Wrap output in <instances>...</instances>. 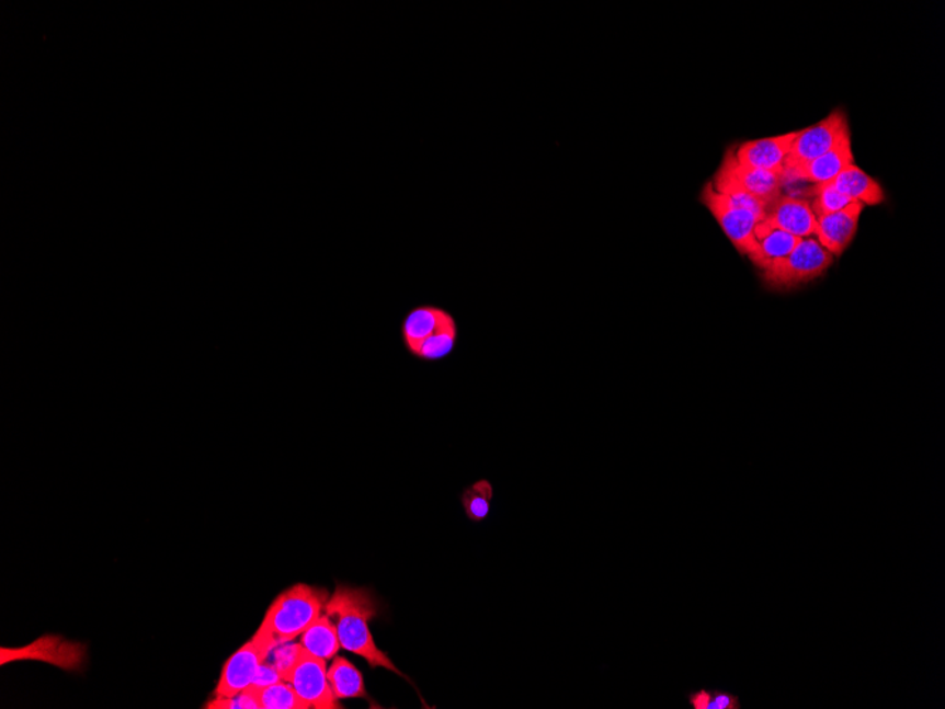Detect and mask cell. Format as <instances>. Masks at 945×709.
Here are the masks:
<instances>
[{
    "label": "cell",
    "instance_id": "cell-1",
    "mask_svg": "<svg viewBox=\"0 0 945 709\" xmlns=\"http://www.w3.org/2000/svg\"><path fill=\"white\" fill-rule=\"evenodd\" d=\"M325 614L334 620L341 648L367 660L372 668H387L407 678L374 642L368 621L377 615V604L372 592L363 587L339 585L326 605Z\"/></svg>",
    "mask_w": 945,
    "mask_h": 709
},
{
    "label": "cell",
    "instance_id": "cell-2",
    "mask_svg": "<svg viewBox=\"0 0 945 709\" xmlns=\"http://www.w3.org/2000/svg\"><path fill=\"white\" fill-rule=\"evenodd\" d=\"M329 599V592L323 587L292 586L276 597L258 631L277 645L292 643L323 615Z\"/></svg>",
    "mask_w": 945,
    "mask_h": 709
},
{
    "label": "cell",
    "instance_id": "cell-3",
    "mask_svg": "<svg viewBox=\"0 0 945 709\" xmlns=\"http://www.w3.org/2000/svg\"><path fill=\"white\" fill-rule=\"evenodd\" d=\"M832 261L834 255L816 237L801 238L786 259L773 262L763 270V276L774 288H794L824 274Z\"/></svg>",
    "mask_w": 945,
    "mask_h": 709
},
{
    "label": "cell",
    "instance_id": "cell-4",
    "mask_svg": "<svg viewBox=\"0 0 945 709\" xmlns=\"http://www.w3.org/2000/svg\"><path fill=\"white\" fill-rule=\"evenodd\" d=\"M784 174L742 167L732 150L726 153L722 167L716 173L713 186L720 194H748L763 203L773 204L781 198Z\"/></svg>",
    "mask_w": 945,
    "mask_h": 709
},
{
    "label": "cell",
    "instance_id": "cell-5",
    "mask_svg": "<svg viewBox=\"0 0 945 709\" xmlns=\"http://www.w3.org/2000/svg\"><path fill=\"white\" fill-rule=\"evenodd\" d=\"M850 135L846 116L842 111H834L824 121L811 128L798 130L797 138L784 159V173L804 167L811 160L822 157L838 147V144Z\"/></svg>",
    "mask_w": 945,
    "mask_h": 709
},
{
    "label": "cell",
    "instance_id": "cell-6",
    "mask_svg": "<svg viewBox=\"0 0 945 709\" xmlns=\"http://www.w3.org/2000/svg\"><path fill=\"white\" fill-rule=\"evenodd\" d=\"M276 645L267 636L257 631L250 642L243 644L224 664L216 697L237 696L250 687L258 670L266 662Z\"/></svg>",
    "mask_w": 945,
    "mask_h": 709
},
{
    "label": "cell",
    "instance_id": "cell-7",
    "mask_svg": "<svg viewBox=\"0 0 945 709\" xmlns=\"http://www.w3.org/2000/svg\"><path fill=\"white\" fill-rule=\"evenodd\" d=\"M284 679L311 708H341L339 699L330 687L326 660L316 657L304 648H300L294 665L285 674Z\"/></svg>",
    "mask_w": 945,
    "mask_h": 709
},
{
    "label": "cell",
    "instance_id": "cell-8",
    "mask_svg": "<svg viewBox=\"0 0 945 709\" xmlns=\"http://www.w3.org/2000/svg\"><path fill=\"white\" fill-rule=\"evenodd\" d=\"M701 198H703L708 210L713 213L718 225L722 227L725 235L732 241V244L742 254L752 255L758 247L754 228L762 221V218L752 211L735 207L726 202L722 194L715 191L713 183L706 184Z\"/></svg>",
    "mask_w": 945,
    "mask_h": 709
},
{
    "label": "cell",
    "instance_id": "cell-9",
    "mask_svg": "<svg viewBox=\"0 0 945 709\" xmlns=\"http://www.w3.org/2000/svg\"><path fill=\"white\" fill-rule=\"evenodd\" d=\"M763 222L786 231L797 238L817 235V217L811 210V202L796 197H781L770 204Z\"/></svg>",
    "mask_w": 945,
    "mask_h": 709
},
{
    "label": "cell",
    "instance_id": "cell-10",
    "mask_svg": "<svg viewBox=\"0 0 945 709\" xmlns=\"http://www.w3.org/2000/svg\"><path fill=\"white\" fill-rule=\"evenodd\" d=\"M864 206L854 202L840 211L817 218L816 238L832 255H841L854 240Z\"/></svg>",
    "mask_w": 945,
    "mask_h": 709
},
{
    "label": "cell",
    "instance_id": "cell-11",
    "mask_svg": "<svg viewBox=\"0 0 945 709\" xmlns=\"http://www.w3.org/2000/svg\"><path fill=\"white\" fill-rule=\"evenodd\" d=\"M798 133L750 140L740 145L735 158L742 167L767 170V172L784 174V159L797 138Z\"/></svg>",
    "mask_w": 945,
    "mask_h": 709
},
{
    "label": "cell",
    "instance_id": "cell-12",
    "mask_svg": "<svg viewBox=\"0 0 945 709\" xmlns=\"http://www.w3.org/2000/svg\"><path fill=\"white\" fill-rule=\"evenodd\" d=\"M82 650L80 644L68 643L61 638H42L36 643L24 649H2V664L12 662L14 659H37L42 662L60 665L62 668H76L82 662Z\"/></svg>",
    "mask_w": 945,
    "mask_h": 709
},
{
    "label": "cell",
    "instance_id": "cell-13",
    "mask_svg": "<svg viewBox=\"0 0 945 709\" xmlns=\"http://www.w3.org/2000/svg\"><path fill=\"white\" fill-rule=\"evenodd\" d=\"M453 319L455 318L447 310L437 308V306L423 305L413 308L402 320L403 346L407 347L409 354L415 357L422 343L445 324L452 322Z\"/></svg>",
    "mask_w": 945,
    "mask_h": 709
},
{
    "label": "cell",
    "instance_id": "cell-14",
    "mask_svg": "<svg viewBox=\"0 0 945 709\" xmlns=\"http://www.w3.org/2000/svg\"><path fill=\"white\" fill-rule=\"evenodd\" d=\"M851 164H854V155H852L851 136L846 135L830 152L811 160L801 168L784 173V178L790 176L794 181L821 184L832 181Z\"/></svg>",
    "mask_w": 945,
    "mask_h": 709
},
{
    "label": "cell",
    "instance_id": "cell-15",
    "mask_svg": "<svg viewBox=\"0 0 945 709\" xmlns=\"http://www.w3.org/2000/svg\"><path fill=\"white\" fill-rule=\"evenodd\" d=\"M821 186L834 188L838 193L850 197L852 202H861L869 206H876L885 201L880 184L864 170L855 167V163L842 170L832 181L821 183Z\"/></svg>",
    "mask_w": 945,
    "mask_h": 709
},
{
    "label": "cell",
    "instance_id": "cell-16",
    "mask_svg": "<svg viewBox=\"0 0 945 709\" xmlns=\"http://www.w3.org/2000/svg\"><path fill=\"white\" fill-rule=\"evenodd\" d=\"M754 238L758 247L750 260L762 270H766L773 262L786 259L801 240L763 221L754 228Z\"/></svg>",
    "mask_w": 945,
    "mask_h": 709
},
{
    "label": "cell",
    "instance_id": "cell-17",
    "mask_svg": "<svg viewBox=\"0 0 945 709\" xmlns=\"http://www.w3.org/2000/svg\"><path fill=\"white\" fill-rule=\"evenodd\" d=\"M300 645L306 652L316 657L328 660L334 659L341 648L338 629L334 621L328 615H321L315 624L300 634Z\"/></svg>",
    "mask_w": 945,
    "mask_h": 709
},
{
    "label": "cell",
    "instance_id": "cell-18",
    "mask_svg": "<svg viewBox=\"0 0 945 709\" xmlns=\"http://www.w3.org/2000/svg\"><path fill=\"white\" fill-rule=\"evenodd\" d=\"M328 678L335 698H368L365 691L363 674L348 659L334 657L328 670Z\"/></svg>",
    "mask_w": 945,
    "mask_h": 709
},
{
    "label": "cell",
    "instance_id": "cell-19",
    "mask_svg": "<svg viewBox=\"0 0 945 709\" xmlns=\"http://www.w3.org/2000/svg\"><path fill=\"white\" fill-rule=\"evenodd\" d=\"M493 495V484H491L487 479H480L477 480V482L467 485L460 495L462 506L465 508L466 517L472 523L485 522L491 512Z\"/></svg>",
    "mask_w": 945,
    "mask_h": 709
},
{
    "label": "cell",
    "instance_id": "cell-20",
    "mask_svg": "<svg viewBox=\"0 0 945 709\" xmlns=\"http://www.w3.org/2000/svg\"><path fill=\"white\" fill-rule=\"evenodd\" d=\"M253 693L261 704V709H309L308 702L304 701L289 683L282 679L280 683L266 687H252Z\"/></svg>",
    "mask_w": 945,
    "mask_h": 709
},
{
    "label": "cell",
    "instance_id": "cell-21",
    "mask_svg": "<svg viewBox=\"0 0 945 709\" xmlns=\"http://www.w3.org/2000/svg\"><path fill=\"white\" fill-rule=\"evenodd\" d=\"M457 343V324L456 320L445 324V327L428 338L422 346L419 347L417 358L422 362H440L447 356H451Z\"/></svg>",
    "mask_w": 945,
    "mask_h": 709
},
{
    "label": "cell",
    "instance_id": "cell-22",
    "mask_svg": "<svg viewBox=\"0 0 945 709\" xmlns=\"http://www.w3.org/2000/svg\"><path fill=\"white\" fill-rule=\"evenodd\" d=\"M811 194L816 197L811 203V210L817 218L832 215V213L840 211L854 203L844 194L838 193L834 188L821 186V184H816L811 188Z\"/></svg>",
    "mask_w": 945,
    "mask_h": 709
},
{
    "label": "cell",
    "instance_id": "cell-23",
    "mask_svg": "<svg viewBox=\"0 0 945 709\" xmlns=\"http://www.w3.org/2000/svg\"><path fill=\"white\" fill-rule=\"evenodd\" d=\"M204 708L213 709H261V704L258 701L253 689L248 687L242 693L232 697H216L209 701Z\"/></svg>",
    "mask_w": 945,
    "mask_h": 709
},
{
    "label": "cell",
    "instance_id": "cell-24",
    "mask_svg": "<svg viewBox=\"0 0 945 709\" xmlns=\"http://www.w3.org/2000/svg\"><path fill=\"white\" fill-rule=\"evenodd\" d=\"M713 699H710L709 709H742L740 698L733 693L725 691V689H710Z\"/></svg>",
    "mask_w": 945,
    "mask_h": 709
},
{
    "label": "cell",
    "instance_id": "cell-25",
    "mask_svg": "<svg viewBox=\"0 0 945 709\" xmlns=\"http://www.w3.org/2000/svg\"><path fill=\"white\" fill-rule=\"evenodd\" d=\"M280 682H282L280 672H277L274 665L266 660V662L261 665L260 670H258L257 676L253 678L251 686L266 687Z\"/></svg>",
    "mask_w": 945,
    "mask_h": 709
},
{
    "label": "cell",
    "instance_id": "cell-26",
    "mask_svg": "<svg viewBox=\"0 0 945 709\" xmlns=\"http://www.w3.org/2000/svg\"><path fill=\"white\" fill-rule=\"evenodd\" d=\"M710 699H713V691L706 688L695 689V691L686 694V701H688L691 709H709Z\"/></svg>",
    "mask_w": 945,
    "mask_h": 709
}]
</instances>
